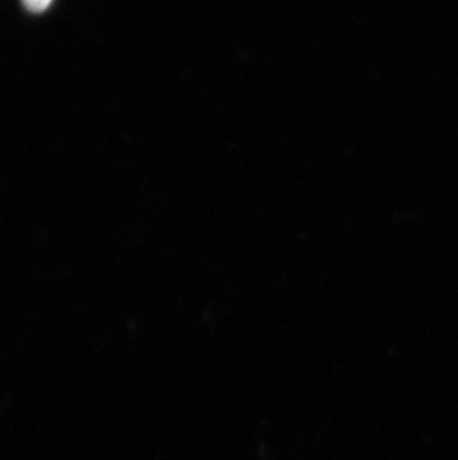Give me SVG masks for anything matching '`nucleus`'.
<instances>
[{"label":"nucleus","mask_w":458,"mask_h":460,"mask_svg":"<svg viewBox=\"0 0 458 460\" xmlns=\"http://www.w3.org/2000/svg\"><path fill=\"white\" fill-rule=\"evenodd\" d=\"M24 2L33 11H44L48 4H51V0H24Z\"/></svg>","instance_id":"f257e3e1"}]
</instances>
